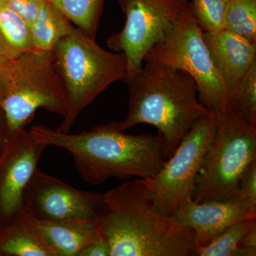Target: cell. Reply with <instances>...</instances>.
Here are the masks:
<instances>
[{
    "mask_svg": "<svg viewBox=\"0 0 256 256\" xmlns=\"http://www.w3.org/2000/svg\"><path fill=\"white\" fill-rule=\"evenodd\" d=\"M102 208V194L74 188L38 169L23 194L24 210L36 220L98 222Z\"/></svg>",
    "mask_w": 256,
    "mask_h": 256,
    "instance_id": "30bf717a",
    "label": "cell"
},
{
    "mask_svg": "<svg viewBox=\"0 0 256 256\" xmlns=\"http://www.w3.org/2000/svg\"><path fill=\"white\" fill-rule=\"evenodd\" d=\"M73 24L50 0H46L30 25L34 52H54Z\"/></svg>",
    "mask_w": 256,
    "mask_h": 256,
    "instance_id": "2e32d148",
    "label": "cell"
},
{
    "mask_svg": "<svg viewBox=\"0 0 256 256\" xmlns=\"http://www.w3.org/2000/svg\"><path fill=\"white\" fill-rule=\"evenodd\" d=\"M234 198L246 208L256 213V161L244 175L239 184L238 192Z\"/></svg>",
    "mask_w": 256,
    "mask_h": 256,
    "instance_id": "603a6c76",
    "label": "cell"
},
{
    "mask_svg": "<svg viewBox=\"0 0 256 256\" xmlns=\"http://www.w3.org/2000/svg\"><path fill=\"white\" fill-rule=\"evenodd\" d=\"M224 30L256 45V0H230L226 12Z\"/></svg>",
    "mask_w": 256,
    "mask_h": 256,
    "instance_id": "d6986e66",
    "label": "cell"
},
{
    "mask_svg": "<svg viewBox=\"0 0 256 256\" xmlns=\"http://www.w3.org/2000/svg\"><path fill=\"white\" fill-rule=\"evenodd\" d=\"M0 108L11 136L25 129L38 109L64 116L68 98L53 52H30L6 64Z\"/></svg>",
    "mask_w": 256,
    "mask_h": 256,
    "instance_id": "5b68a950",
    "label": "cell"
},
{
    "mask_svg": "<svg viewBox=\"0 0 256 256\" xmlns=\"http://www.w3.org/2000/svg\"><path fill=\"white\" fill-rule=\"evenodd\" d=\"M256 248L238 246L234 256H256Z\"/></svg>",
    "mask_w": 256,
    "mask_h": 256,
    "instance_id": "f1b7e54d",
    "label": "cell"
},
{
    "mask_svg": "<svg viewBox=\"0 0 256 256\" xmlns=\"http://www.w3.org/2000/svg\"><path fill=\"white\" fill-rule=\"evenodd\" d=\"M234 110L256 128V62L230 92Z\"/></svg>",
    "mask_w": 256,
    "mask_h": 256,
    "instance_id": "44dd1931",
    "label": "cell"
},
{
    "mask_svg": "<svg viewBox=\"0 0 256 256\" xmlns=\"http://www.w3.org/2000/svg\"><path fill=\"white\" fill-rule=\"evenodd\" d=\"M0 254L10 256H56L25 212L2 228Z\"/></svg>",
    "mask_w": 256,
    "mask_h": 256,
    "instance_id": "9a60e30c",
    "label": "cell"
},
{
    "mask_svg": "<svg viewBox=\"0 0 256 256\" xmlns=\"http://www.w3.org/2000/svg\"><path fill=\"white\" fill-rule=\"evenodd\" d=\"M230 0H193L192 11L204 32L224 30L226 12Z\"/></svg>",
    "mask_w": 256,
    "mask_h": 256,
    "instance_id": "7402d4cb",
    "label": "cell"
},
{
    "mask_svg": "<svg viewBox=\"0 0 256 256\" xmlns=\"http://www.w3.org/2000/svg\"><path fill=\"white\" fill-rule=\"evenodd\" d=\"M126 82L129 107L121 128L154 126L164 138L169 158L195 122L210 112L197 96L194 80L180 69L146 62Z\"/></svg>",
    "mask_w": 256,
    "mask_h": 256,
    "instance_id": "3957f363",
    "label": "cell"
},
{
    "mask_svg": "<svg viewBox=\"0 0 256 256\" xmlns=\"http://www.w3.org/2000/svg\"><path fill=\"white\" fill-rule=\"evenodd\" d=\"M34 50L30 26L0 0V55L12 60Z\"/></svg>",
    "mask_w": 256,
    "mask_h": 256,
    "instance_id": "e0dca14e",
    "label": "cell"
},
{
    "mask_svg": "<svg viewBox=\"0 0 256 256\" xmlns=\"http://www.w3.org/2000/svg\"><path fill=\"white\" fill-rule=\"evenodd\" d=\"M217 117L208 112L198 120L159 172L146 178L152 196L163 213L171 216L192 200L195 182L214 136Z\"/></svg>",
    "mask_w": 256,
    "mask_h": 256,
    "instance_id": "9c48e42d",
    "label": "cell"
},
{
    "mask_svg": "<svg viewBox=\"0 0 256 256\" xmlns=\"http://www.w3.org/2000/svg\"><path fill=\"white\" fill-rule=\"evenodd\" d=\"M30 131L47 146L68 151L82 180L96 186L114 178H153L169 158L164 138L159 132L156 136L127 134L118 121L77 134L44 126H33Z\"/></svg>",
    "mask_w": 256,
    "mask_h": 256,
    "instance_id": "6da1fadb",
    "label": "cell"
},
{
    "mask_svg": "<svg viewBox=\"0 0 256 256\" xmlns=\"http://www.w3.org/2000/svg\"><path fill=\"white\" fill-rule=\"evenodd\" d=\"M204 38L230 96L252 64L256 63V45L225 30L204 32Z\"/></svg>",
    "mask_w": 256,
    "mask_h": 256,
    "instance_id": "4fadbf2b",
    "label": "cell"
},
{
    "mask_svg": "<svg viewBox=\"0 0 256 256\" xmlns=\"http://www.w3.org/2000/svg\"><path fill=\"white\" fill-rule=\"evenodd\" d=\"M239 246L256 248V226L244 235L240 240Z\"/></svg>",
    "mask_w": 256,
    "mask_h": 256,
    "instance_id": "4316f807",
    "label": "cell"
},
{
    "mask_svg": "<svg viewBox=\"0 0 256 256\" xmlns=\"http://www.w3.org/2000/svg\"><path fill=\"white\" fill-rule=\"evenodd\" d=\"M171 218L178 226L193 232L198 248L208 245L236 222L256 218V213L236 198L202 203L190 200L178 207Z\"/></svg>",
    "mask_w": 256,
    "mask_h": 256,
    "instance_id": "7c38bea8",
    "label": "cell"
},
{
    "mask_svg": "<svg viewBox=\"0 0 256 256\" xmlns=\"http://www.w3.org/2000/svg\"><path fill=\"white\" fill-rule=\"evenodd\" d=\"M10 9L20 15L28 24H32L38 10L46 0H4Z\"/></svg>",
    "mask_w": 256,
    "mask_h": 256,
    "instance_id": "cb8c5ba5",
    "label": "cell"
},
{
    "mask_svg": "<svg viewBox=\"0 0 256 256\" xmlns=\"http://www.w3.org/2000/svg\"><path fill=\"white\" fill-rule=\"evenodd\" d=\"M28 217L56 256H78L100 233L97 220H41Z\"/></svg>",
    "mask_w": 256,
    "mask_h": 256,
    "instance_id": "5bb4252c",
    "label": "cell"
},
{
    "mask_svg": "<svg viewBox=\"0 0 256 256\" xmlns=\"http://www.w3.org/2000/svg\"><path fill=\"white\" fill-rule=\"evenodd\" d=\"M88 36L96 38L105 0H50Z\"/></svg>",
    "mask_w": 256,
    "mask_h": 256,
    "instance_id": "ac0fdd59",
    "label": "cell"
},
{
    "mask_svg": "<svg viewBox=\"0 0 256 256\" xmlns=\"http://www.w3.org/2000/svg\"><path fill=\"white\" fill-rule=\"evenodd\" d=\"M256 226V218L236 222L205 246L195 249L193 256H234L246 234Z\"/></svg>",
    "mask_w": 256,
    "mask_h": 256,
    "instance_id": "ffe728a7",
    "label": "cell"
},
{
    "mask_svg": "<svg viewBox=\"0 0 256 256\" xmlns=\"http://www.w3.org/2000/svg\"><path fill=\"white\" fill-rule=\"evenodd\" d=\"M255 161L256 128L234 110L218 116L192 200L202 203L234 198L242 176Z\"/></svg>",
    "mask_w": 256,
    "mask_h": 256,
    "instance_id": "8992f818",
    "label": "cell"
},
{
    "mask_svg": "<svg viewBox=\"0 0 256 256\" xmlns=\"http://www.w3.org/2000/svg\"><path fill=\"white\" fill-rule=\"evenodd\" d=\"M78 256H110V248L100 230L97 236L82 249Z\"/></svg>",
    "mask_w": 256,
    "mask_h": 256,
    "instance_id": "d4e9b609",
    "label": "cell"
},
{
    "mask_svg": "<svg viewBox=\"0 0 256 256\" xmlns=\"http://www.w3.org/2000/svg\"><path fill=\"white\" fill-rule=\"evenodd\" d=\"M53 52L68 98V110L56 130L66 133L99 94L114 82H126L127 60L121 52L104 50L74 25Z\"/></svg>",
    "mask_w": 256,
    "mask_h": 256,
    "instance_id": "277c9868",
    "label": "cell"
},
{
    "mask_svg": "<svg viewBox=\"0 0 256 256\" xmlns=\"http://www.w3.org/2000/svg\"><path fill=\"white\" fill-rule=\"evenodd\" d=\"M126 15L122 30L109 37L107 46L127 60V78L142 67L146 54L175 22L192 9L188 0H117Z\"/></svg>",
    "mask_w": 256,
    "mask_h": 256,
    "instance_id": "ba28073f",
    "label": "cell"
},
{
    "mask_svg": "<svg viewBox=\"0 0 256 256\" xmlns=\"http://www.w3.org/2000/svg\"><path fill=\"white\" fill-rule=\"evenodd\" d=\"M9 60L3 56L0 55V102L3 97V85H4L3 78H4V69Z\"/></svg>",
    "mask_w": 256,
    "mask_h": 256,
    "instance_id": "83f0119b",
    "label": "cell"
},
{
    "mask_svg": "<svg viewBox=\"0 0 256 256\" xmlns=\"http://www.w3.org/2000/svg\"><path fill=\"white\" fill-rule=\"evenodd\" d=\"M102 201L98 225L110 256H193L194 234L158 208L146 178L127 180Z\"/></svg>",
    "mask_w": 256,
    "mask_h": 256,
    "instance_id": "7a4b0ae2",
    "label": "cell"
},
{
    "mask_svg": "<svg viewBox=\"0 0 256 256\" xmlns=\"http://www.w3.org/2000/svg\"><path fill=\"white\" fill-rule=\"evenodd\" d=\"M144 62L163 64L188 73L196 82L200 100L210 114L218 117L234 110L192 8L146 54Z\"/></svg>",
    "mask_w": 256,
    "mask_h": 256,
    "instance_id": "52a82bcc",
    "label": "cell"
},
{
    "mask_svg": "<svg viewBox=\"0 0 256 256\" xmlns=\"http://www.w3.org/2000/svg\"><path fill=\"white\" fill-rule=\"evenodd\" d=\"M47 148L30 130L12 136L0 156V222L2 228L23 214V194Z\"/></svg>",
    "mask_w": 256,
    "mask_h": 256,
    "instance_id": "8fae6325",
    "label": "cell"
},
{
    "mask_svg": "<svg viewBox=\"0 0 256 256\" xmlns=\"http://www.w3.org/2000/svg\"><path fill=\"white\" fill-rule=\"evenodd\" d=\"M11 137L4 114L0 108V156L4 152L5 148L8 146V143Z\"/></svg>",
    "mask_w": 256,
    "mask_h": 256,
    "instance_id": "484cf974",
    "label": "cell"
}]
</instances>
